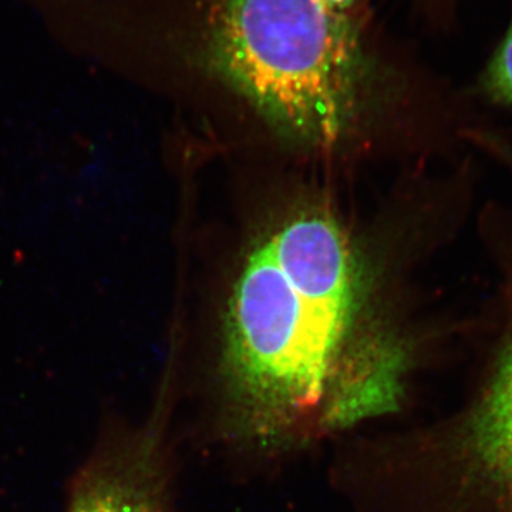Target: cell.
<instances>
[{
	"label": "cell",
	"instance_id": "1",
	"mask_svg": "<svg viewBox=\"0 0 512 512\" xmlns=\"http://www.w3.org/2000/svg\"><path fill=\"white\" fill-rule=\"evenodd\" d=\"M360 268L325 212L265 235L229 298L221 393L239 436L284 448L402 412L420 349L402 329L360 335Z\"/></svg>",
	"mask_w": 512,
	"mask_h": 512
},
{
	"label": "cell",
	"instance_id": "7",
	"mask_svg": "<svg viewBox=\"0 0 512 512\" xmlns=\"http://www.w3.org/2000/svg\"><path fill=\"white\" fill-rule=\"evenodd\" d=\"M414 8L427 23H448L456 8V0H413Z\"/></svg>",
	"mask_w": 512,
	"mask_h": 512
},
{
	"label": "cell",
	"instance_id": "6",
	"mask_svg": "<svg viewBox=\"0 0 512 512\" xmlns=\"http://www.w3.org/2000/svg\"><path fill=\"white\" fill-rule=\"evenodd\" d=\"M483 87L491 99L512 106V10L510 25L485 67Z\"/></svg>",
	"mask_w": 512,
	"mask_h": 512
},
{
	"label": "cell",
	"instance_id": "5",
	"mask_svg": "<svg viewBox=\"0 0 512 512\" xmlns=\"http://www.w3.org/2000/svg\"><path fill=\"white\" fill-rule=\"evenodd\" d=\"M320 12L340 29L357 36L380 32L372 0H313Z\"/></svg>",
	"mask_w": 512,
	"mask_h": 512
},
{
	"label": "cell",
	"instance_id": "3",
	"mask_svg": "<svg viewBox=\"0 0 512 512\" xmlns=\"http://www.w3.org/2000/svg\"><path fill=\"white\" fill-rule=\"evenodd\" d=\"M463 393L380 453L383 512H512V248Z\"/></svg>",
	"mask_w": 512,
	"mask_h": 512
},
{
	"label": "cell",
	"instance_id": "2",
	"mask_svg": "<svg viewBox=\"0 0 512 512\" xmlns=\"http://www.w3.org/2000/svg\"><path fill=\"white\" fill-rule=\"evenodd\" d=\"M158 46L285 133L330 146L380 73L383 33L357 36L313 0H147Z\"/></svg>",
	"mask_w": 512,
	"mask_h": 512
},
{
	"label": "cell",
	"instance_id": "4",
	"mask_svg": "<svg viewBox=\"0 0 512 512\" xmlns=\"http://www.w3.org/2000/svg\"><path fill=\"white\" fill-rule=\"evenodd\" d=\"M174 387H161L137 426L101 431L67 490L66 512H173L167 426Z\"/></svg>",
	"mask_w": 512,
	"mask_h": 512
}]
</instances>
